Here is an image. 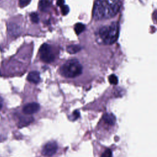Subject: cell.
Wrapping results in <instances>:
<instances>
[{
	"instance_id": "20",
	"label": "cell",
	"mask_w": 157,
	"mask_h": 157,
	"mask_svg": "<svg viewBox=\"0 0 157 157\" xmlns=\"http://www.w3.org/2000/svg\"><path fill=\"white\" fill-rule=\"evenodd\" d=\"M2 107H3V100L1 98H0V110L2 109Z\"/></svg>"
},
{
	"instance_id": "11",
	"label": "cell",
	"mask_w": 157,
	"mask_h": 157,
	"mask_svg": "<svg viewBox=\"0 0 157 157\" xmlns=\"http://www.w3.org/2000/svg\"><path fill=\"white\" fill-rule=\"evenodd\" d=\"M81 49H82V47L78 45H71L68 46L67 48V52L71 54L76 53L79 52Z\"/></svg>"
},
{
	"instance_id": "13",
	"label": "cell",
	"mask_w": 157,
	"mask_h": 157,
	"mask_svg": "<svg viewBox=\"0 0 157 157\" xmlns=\"http://www.w3.org/2000/svg\"><path fill=\"white\" fill-rule=\"evenodd\" d=\"M30 19L33 23H38L39 21L38 14L36 12H32L30 14Z\"/></svg>"
},
{
	"instance_id": "10",
	"label": "cell",
	"mask_w": 157,
	"mask_h": 157,
	"mask_svg": "<svg viewBox=\"0 0 157 157\" xmlns=\"http://www.w3.org/2000/svg\"><path fill=\"white\" fill-rule=\"evenodd\" d=\"M33 121V119L32 117H22L20 119L19 127L22 128L23 126H26L31 123Z\"/></svg>"
},
{
	"instance_id": "18",
	"label": "cell",
	"mask_w": 157,
	"mask_h": 157,
	"mask_svg": "<svg viewBox=\"0 0 157 157\" xmlns=\"http://www.w3.org/2000/svg\"><path fill=\"white\" fill-rule=\"evenodd\" d=\"M32 0H19V5L21 8H24L28 5Z\"/></svg>"
},
{
	"instance_id": "7",
	"label": "cell",
	"mask_w": 157,
	"mask_h": 157,
	"mask_svg": "<svg viewBox=\"0 0 157 157\" xmlns=\"http://www.w3.org/2000/svg\"><path fill=\"white\" fill-rule=\"evenodd\" d=\"M27 79L29 82L35 84H38L40 80V74L37 71H32L28 74Z\"/></svg>"
},
{
	"instance_id": "15",
	"label": "cell",
	"mask_w": 157,
	"mask_h": 157,
	"mask_svg": "<svg viewBox=\"0 0 157 157\" xmlns=\"http://www.w3.org/2000/svg\"><path fill=\"white\" fill-rule=\"evenodd\" d=\"M80 112L78 110H74L72 115H71L69 117V119H71L73 121H74V120H76L77 119H79L80 117Z\"/></svg>"
},
{
	"instance_id": "16",
	"label": "cell",
	"mask_w": 157,
	"mask_h": 157,
	"mask_svg": "<svg viewBox=\"0 0 157 157\" xmlns=\"http://www.w3.org/2000/svg\"><path fill=\"white\" fill-rule=\"evenodd\" d=\"M101 157H112V153L110 149H106L101 155Z\"/></svg>"
},
{
	"instance_id": "9",
	"label": "cell",
	"mask_w": 157,
	"mask_h": 157,
	"mask_svg": "<svg viewBox=\"0 0 157 157\" xmlns=\"http://www.w3.org/2000/svg\"><path fill=\"white\" fill-rule=\"evenodd\" d=\"M51 3L49 0H40L39 3V8L41 11L46 12L50 9Z\"/></svg>"
},
{
	"instance_id": "2",
	"label": "cell",
	"mask_w": 157,
	"mask_h": 157,
	"mask_svg": "<svg viewBox=\"0 0 157 157\" xmlns=\"http://www.w3.org/2000/svg\"><path fill=\"white\" fill-rule=\"evenodd\" d=\"M119 34V24L113 22L109 26H104L99 29L98 36L104 44H112L117 40Z\"/></svg>"
},
{
	"instance_id": "3",
	"label": "cell",
	"mask_w": 157,
	"mask_h": 157,
	"mask_svg": "<svg viewBox=\"0 0 157 157\" xmlns=\"http://www.w3.org/2000/svg\"><path fill=\"white\" fill-rule=\"evenodd\" d=\"M60 72L65 77L74 78L82 74V67L77 60L72 59L62 66Z\"/></svg>"
},
{
	"instance_id": "4",
	"label": "cell",
	"mask_w": 157,
	"mask_h": 157,
	"mask_svg": "<svg viewBox=\"0 0 157 157\" xmlns=\"http://www.w3.org/2000/svg\"><path fill=\"white\" fill-rule=\"evenodd\" d=\"M40 59L44 62L50 63H52L55 59L54 55L51 52V47L47 44H44L39 49Z\"/></svg>"
},
{
	"instance_id": "5",
	"label": "cell",
	"mask_w": 157,
	"mask_h": 157,
	"mask_svg": "<svg viewBox=\"0 0 157 157\" xmlns=\"http://www.w3.org/2000/svg\"><path fill=\"white\" fill-rule=\"evenodd\" d=\"M57 150V144L55 142H49L44 146L42 150V154L44 156H51L56 154Z\"/></svg>"
},
{
	"instance_id": "14",
	"label": "cell",
	"mask_w": 157,
	"mask_h": 157,
	"mask_svg": "<svg viewBox=\"0 0 157 157\" xmlns=\"http://www.w3.org/2000/svg\"><path fill=\"white\" fill-rule=\"evenodd\" d=\"M110 84L112 85H117L118 84V78L115 74L110 75L109 77Z\"/></svg>"
},
{
	"instance_id": "17",
	"label": "cell",
	"mask_w": 157,
	"mask_h": 157,
	"mask_svg": "<svg viewBox=\"0 0 157 157\" xmlns=\"http://www.w3.org/2000/svg\"><path fill=\"white\" fill-rule=\"evenodd\" d=\"M61 9H62V12L63 16H67L69 11V8L67 5H63L61 7Z\"/></svg>"
},
{
	"instance_id": "19",
	"label": "cell",
	"mask_w": 157,
	"mask_h": 157,
	"mask_svg": "<svg viewBox=\"0 0 157 157\" xmlns=\"http://www.w3.org/2000/svg\"><path fill=\"white\" fill-rule=\"evenodd\" d=\"M64 3V0H57V5L60 7H62V6H63Z\"/></svg>"
},
{
	"instance_id": "8",
	"label": "cell",
	"mask_w": 157,
	"mask_h": 157,
	"mask_svg": "<svg viewBox=\"0 0 157 157\" xmlns=\"http://www.w3.org/2000/svg\"><path fill=\"white\" fill-rule=\"evenodd\" d=\"M103 120L108 125H114L116 122V117L112 114L107 113L103 115Z\"/></svg>"
},
{
	"instance_id": "1",
	"label": "cell",
	"mask_w": 157,
	"mask_h": 157,
	"mask_svg": "<svg viewBox=\"0 0 157 157\" xmlns=\"http://www.w3.org/2000/svg\"><path fill=\"white\" fill-rule=\"evenodd\" d=\"M121 6L120 0H97L93 10V17L97 20L110 19L117 14Z\"/></svg>"
},
{
	"instance_id": "6",
	"label": "cell",
	"mask_w": 157,
	"mask_h": 157,
	"mask_svg": "<svg viewBox=\"0 0 157 157\" xmlns=\"http://www.w3.org/2000/svg\"><path fill=\"white\" fill-rule=\"evenodd\" d=\"M40 109V106L36 103H31L24 106L23 112L25 114L31 115L38 112Z\"/></svg>"
},
{
	"instance_id": "12",
	"label": "cell",
	"mask_w": 157,
	"mask_h": 157,
	"mask_svg": "<svg viewBox=\"0 0 157 157\" xmlns=\"http://www.w3.org/2000/svg\"><path fill=\"white\" fill-rule=\"evenodd\" d=\"M85 25L80 23H77L74 27L75 32L77 34H80L81 33H82V32H84L85 30Z\"/></svg>"
}]
</instances>
